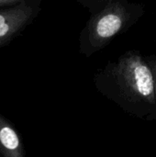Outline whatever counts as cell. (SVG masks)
Masks as SVG:
<instances>
[{
    "mask_svg": "<svg viewBox=\"0 0 156 157\" xmlns=\"http://www.w3.org/2000/svg\"><path fill=\"white\" fill-rule=\"evenodd\" d=\"M0 141L2 144L9 150H14L18 146V138L17 134L12 129L7 127H5L0 131Z\"/></svg>",
    "mask_w": 156,
    "mask_h": 157,
    "instance_id": "obj_3",
    "label": "cell"
},
{
    "mask_svg": "<svg viewBox=\"0 0 156 157\" xmlns=\"http://www.w3.org/2000/svg\"><path fill=\"white\" fill-rule=\"evenodd\" d=\"M125 21V15L122 10H107L93 23L91 28L90 40L97 44L111 39L122 28Z\"/></svg>",
    "mask_w": 156,
    "mask_h": 157,
    "instance_id": "obj_2",
    "label": "cell"
},
{
    "mask_svg": "<svg viewBox=\"0 0 156 157\" xmlns=\"http://www.w3.org/2000/svg\"><path fill=\"white\" fill-rule=\"evenodd\" d=\"M100 89L125 110L143 117L156 110L154 80L149 63L135 52L124 54L101 76Z\"/></svg>",
    "mask_w": 156,
    "mask_h": 157,
    "instance_id": "obj_1",
    "label": "cell"
},
{
    "mask_svg": "<svg viewBox=\"0 0 156 157\" xmlns=\"http://www.w3.org/2000/svg\"><path fill=\"white\" fill-rule=\"evenodd\" d=\"M149 65L152 69L153 75H154V91H155V98H156V58L153 57L149 62ZM155 115H156V110H155Z\"/></svg>",
    "mask_w": 156,
    "mask_h": 157,
    "instance_id": "obj_4",
    "label": "cell"
},
{
    "mask_svg": "<svg viewBox=\"0 0 156 157\" xmlns=\"http://www.w3.org/2000/svg\"><path fill=\"white\" fill-rule=\"evenodd\" d=\"M8 31V26L5 21L4 17L0 16V37L4 36Z\"/></svg>",
    "mask_w": 156,
    "mask_h": 157,
    "instance_id": "obj_5",
    "label": "cell"
}]
</instances>
